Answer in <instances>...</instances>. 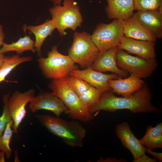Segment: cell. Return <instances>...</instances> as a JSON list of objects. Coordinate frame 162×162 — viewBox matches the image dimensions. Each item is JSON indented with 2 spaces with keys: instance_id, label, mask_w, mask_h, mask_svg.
<instances>
[{
  "instance_id": "obj_5",
  "label": "cell",
  "mask_w": 162,
  "mask_h": 162,
  "mask_svg": "<svg viewBox=\"0 0 162 162\" xmlns=\"http://www.w3.org/2000/svg\"><path fill=\"white\" fill-rule=\"evenodd\" d=\"M54 45L47 54V57L38 59L39 67L44 76L48 79H56L68 76L72 71L78 69L77 65L68 55H63Z\"/></svg>"
},
{
  "instance_id": "obj_3",
  "label": "cell",
  "mask_w": 162,
  "mask_h": 162,
  "mask_svg": "<svg viewBox=\"0 0 162 162\" xmlns=\"http://www.w3.org/2000/svg\"><path fill=\"white\" fill-rule=\"evenodd\" d=\"M52 93L61 99L68 109L71 118L84 122L92 120L94 117L88 107L80 99L71 87L67 76L52 79L48 85Z\"/></svg>"
},
{
  "instance_id": "obj_34",
  "label": "cell",
  "mask_w": 162,
  "mask_h": 162,
  "mask_svg": "<svg viewBox=\"0 0 162 162\" xmlns=\"http://www.w3.org/2000/svg\"><path fill=\"white\" fill-rule=\"evenodd\" d=\"M4 153L3 152L0 151V162L4 161Z\"/></svg>"
},
{
  "instance_id": "obj_13",
  "label": "cell",
  "mask_w": 162,
  "mask_h": 162,
  "mask_svg": "<svg viewBox=\"0 0 162 162\" xmlns=\"http://www.w3.org/2000/svg\"><path fill=\"white\" fill-rule=\"evenodd\" d=\"M155 45L154 42L137 40L124 36L121 38L118 47L128 53L149 59L156 58Z\"/></svg>"
},
{
  "instance_id": "obj_32",
  "label": "cell",
  "mask_w": 162,
  "mask_h": 162,
  "mask_svg": "<svg viewBox=\"0 0 162 162\" xmlns=\"http://www.w3.org/2000/svg\"><path fill=\"white\" fill-rule=\"evenodd\" d=\"M4 56L3 54L0 52V68L2 66L4 62Z\"/></svg>"
},
{
  "instance_id": "obj_31",
  "label": "cell",
  "mask_w": 162,
  "mask_h": 162,
  "mask_svg": "<svg viewBox=\"0 0 162 162\" xmlns=\"http://www.w3.org/2000/svg\"><path fill=\"white\" fill-rule=\"evenodd\" d=\"M4 34L3 31L2 26L0 24V47L2 46L4 43Z\"/></svg>"
},
{
  "instance_id": "obj_17",
  "label": "cell",
  "mask_w": 162,
  "mask_h": 162,
  "mask_svg": "<svg viewBox=\"0 0 162 162\" xmlns=\"http://www.w3.org/2000/svg\"><path fill=\"white\" fill-rule=\"evenodd\" d=\"M106 0L105 10L109 18L123 20L134 15V0Z\"/></svg>"
},
{
  "instance_id": "obj_1",
  "label": "cell",
  "mask_w": 162,
  "mask_h": 162,
  "mask_svg": "<svg viewBox=\"0 0 162 162\" xmlns=\"http://www.w3.org/2000/svg\"><path fill=\"white\" fill-rule=\"evenodd\" d=\"M152 95L147 83L145 82L141 88L128 97H116L112 90L102 92L98 101L88 107L90 113L104 110L114 112L127 109L133 113H158L160 109L152 103Z\"/></svg>"
},
{
  "instance_id": "obj_18",
  "label": "cell",
  "mask_w": 162,
  "mask_h": 162,
  "mask_svg": "<svg viewBox=\"0 0 162 162\" xmlns=\"http://www.w3.org/2000/svg\"><path fill=\"white\" fill-rule=\"evenodd\" d=\"M124 36L135 39L155 42L157 38L149 32L133 15L122 20Z\"/></svg>"
},
{
  "instance_id": "obj_11",
  "label": "cell",
  "mask_w": 162,
  "mask_h": 162,
  "mask_svg": "<svg viewBox=\"0 0 162 162\" xmlns=\"http://www.w3.org/2000/svg\"><path fill=\"white\" fill-rule=\"evenodd\" d=\"M70 74L84 80L102 92L112 90L108 84L109 80L122 78L115 73L106 74L98 71L91 66L83 70L78 69L72 71Z\"/></svg>"
},
{
  "instance_id": "obj_10",
  "label": "cell",
  "mask_w": 162,
  "mask_h": 162,
  "mask_svg": "<svg viewBox=\"0 0 162 162\" xmlns=\"http://www.w3.org/2000/svg\"><path fill=\"white\" fill-rule=\"evenodd\" d=\"M29 108L33 113L44 110L51 111L57 117L69 110L62 101L52 93L43 92L34 96L29 102Z\"/></svg>"
},
{
  "instance_id": "obj_2",
  "label": "cell",
  "mask_w": 162,
  "mask_h": 162,
  "mask_svg": "<svg viewBox=\"0 0 162 162\" xmlns=\"http://www.w3.org/2000/svg\"><path fill=\"white\" fill-rule=\"evenodd\" d=\"M35 116L42 126L53 134L61 138L68 146L80 148L83 146L86 131L78 121H68L59 117L43 114Z\"/></svg>"
},
{
  "instance_id": "obj_4",
  "label": "cell",
  "mask_w": 162,
  "mask_h": 162,
  "mask_svg": "<svg viewBox=\"0 0 162 162\" xmlns=\"http://www.w3.org/2000/svg\"><path fill=\"white\" fill-rule=\"evenodd\" d=\"M62 5L58 4L49 9L54 25L61 36L66 34L70 28L75 31L83 21L80 8L75 0H63Z\"/></svg>"
},
{
  "instance_id": "obj_23",
  "label": "cell",
  "mask_w": 162,
  "mask_h": 162,
  "mask_svg": "<svg viewBox=\"0 0 162 162\" xmlns=\"http://www.w3.org/2000/svg\"><path fill=\"white\" fill-rule=\"evenodd\" d=\"M13 123L12 120L8 123L2 134L0 136V151L4 153L7 159L10 158L12 152L10 143L14 133L12 128Z\"/></svg>"
},
{
  "instance_id": "obj_24",
  "label": "cell",
  "mask_w": 162,
  "mask_h": 162,
  "mask_svg": "<svg viewBox=\"0 0 162 162\" xmlns=\"http://www.w3.org/2000/svg\"><path fill=\"white\" fill-rule=\"evenodd\" d=\"M102 94V92L91 86L89 89L78 96L82 103L88 107L97 102Z\"/></svg>"
},
{
  "instance_id": "obj_15",
  "label": "cell",
  "mask_w": 162,
  "mask_h": 162,
  "mask_svg": "<svg viewBox=\"0 0 162 162\" xmlns=\"http://www.w3.org/2000/svg\"><path fill=\"white\" fill-rule=\"evenodd\" d=\"M144 82L137 75L130 74L129 77L124 79H110L108 84L114 93L128 97L140 88Z\"/></svg>"
},
{
  "instance_id": "obj_30",
  "label": "cell",
  "mask_w": 162,
  "mask_h": 162,
  "mask_svg": "<svg viewBox=\"0 0 162 162\" xmlns=\"http://www.w3.org/2000/svg\"><path fill=\"white\" fill-rule=\"evenodd\" d=\"M125 161L123 159H120L118 160L116 158H108L105 159L100 158L98 161V162H125Z\"/></svg>"
},
{
  "instance_id": "obj_9",
  "label": "cell",
  "mask_w": 162,
  "mask_h": 162,
  "mask_svg": "<svg viewBox=\"0 0 162 162\" xmlns=\"http://www.w3.org/2000/svg\"><path fill=\"white\" fill-rule=\"evenodd\" d=\"M34 94V90L32 89L22 93L16 91L9 97L8 106L13 122L12 128L14 133H17L19 126L26 115V106Z\"/></svg>"
},
{
  "instance_id": "obj_25",
  "label": "cell",
  "mask_w": 162,
  "mask_h": 162,
  "mask_svg": "<svg viewBox=\"0 0 162 162\" xmlns=\"http://www.w3.org/2000/svg\"><path fill=\"white\" fill-rule=\"evenodd\" d=\"M134 10L162 12V0H134Z\"/></svg>"
},
{
  "instance_id": "obj_28",
  "label": "cell",
  "mask_w": 162,
  "mask_h": 162,
  "mask_svg": "<svg viewBox=\"0 0 162 162\" xmlns=\"http://www.w3.org/2000/svg\"><path fill=\"white\" fill-rule=\"evenodd\" d=\"M157 160L155 158H151L146 155L145 154L141 156L140 157L134 159L133 162H155Z\"/></svg>"
},
{
  "instance_id": "obj_14",
  "label": "cell",
  "mask_w": 162,
  "mask_h": 162,
  "mask_svg": "<svg viewBox=\"0 0 162 162\" xmlns=\"http://www.w3.org/2000/svg\"><path fill=\"white\" fill-rule=\"evenodd\" d=\"M116 131L122 146L130 150L134 159L145 154L146 148L135 136L128 122H124L117 125Z\"/></svg>"
},
{
  "instance_id": "obj_16",
  "label": "cell",
  "mask_w": 162,
  "mask_h": 162,
  "mask_svg": "<svg viewBox=\"0 0 162 162\" xmlns=\"http://www.w3.org/2000/svg\"><path fill=\"white\" fill-rule=\"evenodd\" d=\"M134 15L156 38H162V12L159 10L137 11Z\"/></svg>"
},
{
  "instance_id": "obj_22",
  "label": "cell",
  "mask_w": 162,
  "mask_h": 162,
  "mask_svg": "<svg viewBox=\"0 0 162 162\" xmlns=\"http://www.w3.org/2000/svg\"><path fill=\"white\" fill-rule=\"evenodd\" d=\"M31 56L20 57L17 54L11 56H4L3 65L0 68V83L5 80L6 77L18 65L25 62L31 61Z\"/></svg>"
},
{
  "instance_id": "obj_26",
  "label": "cell",
  "mask_w": 162,
  "mask_h": 162,
  "mask_svg": "<svg viewBox=\"0 0 162 162\" xmlns=\"http://www.w3.org/2000/svg\"><path fill=\"white\" fill-rule=\"evenodd\" d=\"M67 77L72 89L78 96L88 90L92 86L77 77L70 74Z\"/></svg>"
},
{
  "instance_id": "obj_6",
  "label": "cell",
  "mask_w": 162,
  "mask_h": 162,
  "mask_svg": "<svg viewBox=\"0 0 162 162\" xmlns=\"http://www.w3.org/2000/svg\"><path fill=\"white\" fill-rule=\"evenodd\" d=\"M99 52L89 33L86 31L75 32L73 43L68 49V55L75 63L85 69L91 66Z\"/></svg>"
},
{
  "instance_id": "obj_29",
  "label": "cell",
  "mask_w": 162,
  "mask_h": 162,
  "mask_svg": "<svg viewBox=\"0 0 162 162\" xmlns=\"http://www.w3.org/2000/svg\"><path fill=\"white\" fill-rule=\"evenodd\" d=\"M146 152L152 155L154 158L160 161H162V153L156 152H153L152 150L149 148H146Z\"/></svg>"
},
{
  "instance_id": "obj_20",
  "label": "cell",
  "mask_w": 162,
  "mask_h": 162,
  "mask_svg": "<svg viewBox=\"0 0 162 162\" xmlns=\"http://www.w3.org/2000/svg\"><path fill=\"white\" fill-rule=\"evenodd\" d=\"M139 141L145 148L151 150L162 148V123H158L153 127L148 125L146 130V133Z\"/></svg>"
},
{
  "instance_id": "obj_7",
  "label": "cell",
  "mask_w": 162,
  "mask_h": 162,
  "mask_svg": "<svg viewBox=\"0 0 162 162\" xmlns=\"http://www.w3.org/2000/svg\"><path fill=\"white\" fill-rule=\"evenodd\" d=\"M124 36L122 20L114 19L109 24H98L91 38L99 52H103L118 47Z\"/></svg>"
},
{
  "instance_id": "obj_27",
  "label": "cell",
  "mask_w": 162,
  "mask_h": 162,
  "mask_svg": "<svg viewBox=\"0 0 162 162\" xmlns=\"http://www.w3.org/2000/svg\"><path fill=\"white\" fill-rule=\"evenodd\" d=\"M10 93L3 95L2 100L4 106L3 112L0 116V136L2 134L8 123L12 119L10 114L8 106V102Z\"/></svg>"
},
{
  "instance_id": "obj_33",
  "label": "cell",
  "mask_w": 162,
  "mask_h": 162,
  "mask_svg": "<svg viewBox=\"0 0 162 162\" xmlns=\"http://www.w3.org/2000/svg\"><path fill=\"white\" fill-rule=\"evenodd\" d=\"M63 0H50L54 5L58 4H61Z\"/></svg>"
},
{
  "instance_id": "obj_12",
  "label": "cell",
  "mask_w": 162,
  "mask_h": 162,
  "mask_svg": "<svg viewBox=\"0 0 162 162\" xmlns=\"http://www.w3.org/2000/svg\"><path fill=\"white\" fill-rule=\"evenodd\" d=\"M118 47H115L103 52H99L92 64V68L98 71L104 73L110 71L123 78H126L129 73L120 69L116 62V54Z\"/></svg>"
},
{
  "instance_id": "obj_21",
  "label": "cell",
  "mask_w": 162,
  "mask_h": 162,
  "mask_svg": "<svg viewBox=\"0 0 162 162\" xmlns=\"http://www.w3.org/2000/svg\"><path fill=\"white\" fill-rule=\"evenodd\" d=\"M34 42L30 37L26 35L21 37L15 42L10 44L4 43L0 49V52L2 53L10 51H15L17 54L21 55L23 52L26 51H31L33 53L36 52L34 47Z\"/></svg>"
},
{
  "instance_id": "obj_8",
  "label": "cell",
  "mask_w": 162,
  "mask_h": 162,
  "mask_svg": "<svg viewBox=\"0 0 162 162\" xmlns=\"http://www.w3.org/2000/svg\"><path fill=\"white\" fill-rule=\"evenodd\" d=\"M116 62L120 69L130 74H136L141 78L149 77L158 66L156 58L147 59L138 56H133L118 47Z\"/></svg>"
},
{
  "instance_id": "obj_19",
  "label": "cell",
  "mask_w": 162,
  "mask_h": 162,
  "mask_svg": "<svg viewBox=\"0 0 162 162\" xmlns=\"http://www.w3.org/2000/svg\"><path fill=\"white\" fill-rule=\"evenodd\" d=\"M23 31L26 32L28 31L33 33L35 36L34 47L39 57L41 56V49L46 38L52 33L56 29L52 20H46L43 24L38 26L24 25L22 27Z\"/></svg>"
}]
</instances>
